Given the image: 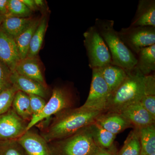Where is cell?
<instances>
[{
	"label": "cell",
	"mask_w": 155,
	"mask_h": 155,
	"mask_svg": "<svg viewBox=\"0 0 155 155\" xmlns=\"http://www.w3.org/2000/svg\"><path fill=\"white\" fill-rule=\"evenodd\" d=\"M20 60L15 40L0 27V60L13 72Z\"/></svg>",
	"instance_id": "obj_13"
},
{
	"label": "cell",
	"mask_w": 155,
	"mask_h": 155,
	"mask_svg": "<svg viewBox=\"0 0 155 155\" xmlns=\"http://www.w3.org/2000/svg\"><path fill=\"white\" fill-rule=\"evenodd\" d=\"M32 12L21 2V0H8V12L6 18L31 17Z\"/></svg>",
	"instance_id": "obj_26"
},
{
	"label": "cell",
	"mask_w": 155,
	"mask_h": 155,
	"mask_svg": "<svg viewBox=\"0 0 155 155\" xmlns=\"http://www.w3.org/2000/svg\"><path fill=\"white\" fill-rule=\"evenodd\" d=\"M127 76L111 94L105 112L119 113L129 105L140 101L147 94V75L136 67L127 70Z\"/></svg>",
	"instance_id": "obj_2"
},
{
	"label": "cell",
	"mask_w": 155,
	"mask_h": 155,
	"mask_svg": "<svg viewBox=\"0 0 155 155\" xmlns=\"http://www.w3.org/2000/svg\"><path fill=\"white\" fill-rule=\"evenodd\" d=\"M48 143L53 155H95L98 148L91 125L66 138Z\"/></svg>",
	"instance_id": "obj_4"
},
{
	"label": "cell",
	"mask_w": 155,
	"mask_h": 155,
	"mask_svg": "<svg viewBox=\"0 0 155 155\" xmlns=\"http://www.w3.org/2000/svg\"><path fill=\"white\" fill-rule=\"evenodd\" d=\"M136 67L144 75L155 70V45L142 49L138 54Z\"/></svg>",
	"instance_id": "obj_19"
},
{
	"label": "cell",
	"mask_w": 155,
	"mask_h": 155,
	"mask_svg": "<svg viewBox=\"0 0 155 155\" xmlns=\"http://www.w3.org/2000/svg\"><path fill=\"white\" fill-rule=\"evenodd\" d=\"M5 19V16H3L2 14L0 13V25L2 24V22Z\"/></svg>",
	"instance_id": "obj_36"
},
{
	"label": "cell",
	"mask_w": 155,
	"mask_h": 155,
	"mask_svg": "<svg viewBox=\"0 0 155 155\" xmlns=\"http://www.w3.org/2000/svg\"><path fill=\"white\" fill-rule=\"evenodd\" d=\"M95 155H115L109 149H105L101 148H98Z\"/></svg>",
	"instance_id": "obj_35"
},
{
	"label": "cell",
	"mask_w": 155,
	"mask_h": 155,
	"mask_svg": "<svg viewBox=\"0 0 155 155\" xmlns=\"http://www.w3.org/2000/svg\"><path fill=\"white\" fill-rule=\"evenodd\" d=\"M83 35L84 44L91 68H102L112 64L109 49L94 25L89 27Z\"/></svg>",
	"instance_id": "obj_6"
},
{
	"label": "cell",
	"mask_w": 155,
	"mask_h": 155,
	"mask_svg": "<svg viewBox=\"0 0 155 155\" xmlns=\"http://www.w3.org/2000/svg\"><path fill=\"white\" fill-rule=\"evenodd\" d=\"M18 91L12 85L0 93V115L5 114L11 108L14 96Z\"/></svg>",
	"instance_id": "obj_27"
},
{
	"label": "cell",
	"mask_w": 155,
	"mask_h": 155,
	"mask_svg": "<svg viewBox=\"0 0 155 155\" xmlns=\"http://www.w3.org/2000/svg\"><path fill=\"white\" fill-rule=\"evenodd\" d=\"M139 102L155 119V95L145 94Z\"/></svg>",
	"instance_id": "obj_31"
},
{
	"label": "cell",
	"mask_w": 155,
	"mask_h": 155,
	"mask_svg": "<svg viewBox=\"0 0 155 155\" xmlns=\"http://www.w3.org/2000/svg\"><path fill=\"white\" fill-rule=\"evenodd\" d=\"M135 128H140L155 124V119L140 102L125 107L119 112Z\"/></svg>",
	"instance_id": "obj_12"
},
{
	"label": "cell",
	"mask_w": 155,
	"mask_h": 155,
	"mask_svg": "<svg viewBox=\"0 0 155 155\" xmlns=\"http://www.w3.org/2000/svg\"><path fill=\"white\" fill-rule=\"evenodd\" d=\"M130 26L155 27V0H140Z\"/></svg>",
	"instance_id": "obj_16"
},
{
	"label": "cell",
	"mask_w": 155,
	"mask_h": 155,
	"mask_svg": "<svg viewBox=\"0 0 155 155\" xmlns=\"http://www.w3.org/2000/svg\"><path fill=\"white\" fill-rule=\"evenodd\" d=\"M34 1L38 9V11H41L42 15L46 14L48 9L47 8V5L45 1H43V0H34Z\"/></svg>",
	"instance_id": "obj_32"
},
{
	"label": "cell",
	"mask_w": 155,
	"mask_h": 155,
	"mask_svg": "<svg viewBox=\"0 0 155 155\" xmlns=\"http://www.w3.org/2000/svg\"><path fill=\"white\" fill-rule=\"evenodd\" d=\"M102 112L70 108L37 124L40 134L48 143L68 137L94 123Z\"/></svg>",
	"instance_id": "obj_1"
},
{
	"label": "cell",
	"mask_w": 155,
	"mask_h": 155,
	"mask_svg": "<svg viewBox=\"0 0 155 155\" xmlns=\"http://www.w3.org/2000/svg\"><path fill=\"white\" fill-rule=\"evenodd\" d=\"M11 71L0 60V93L12 86L11 81Z\"/></svg>",
	"instance_id": "obj_29"
},
{
	"label": "cell",
	"mask_w": 155,
	"mask_h": 155,
	"mask_svg": "<svg viewBox=\"0 0 155 155\" xmlns=\"http://www.w3.org/2000/svg\"><path fill=\"white\" fill-rule=\"evenodd\" d=\"M35 18L9 17L6 18L0 25L6 33L15 39L29 27Z\"/></svg>",
	"instance_id": "obj_18"
},
{
	"label": "cell",
	"mask_w": 155,
	"mask_h": 155,
	"mask_svg": "<svg viewBox=\"0 0 155 155\" xmlns=\"http://www.w3.org/2000/svg\"><path fill=\"white\" fill-rule=\"evenodd\" d=\"M28 123L10 108L0 115V142L17 140L26 132Z\"/></svg>",
	"instance_id": "obj_9"
},
{
	"label": "cell",
	"mask_w": 155,
	"mask_h": 155,
	"mask_svg": "<svg viewBox=\"0 0 155 155\" xmlns=\"http://www.w3.org/2000/svg\"><path fill=\"white\" fill-rule=\"evenodd\" d=\"M21 1L32 12L38 11L34 0H21Z\"/></svg>",
	"instance_id": "obj_33"
},
{
	"label": "cell",
	"mask_w": 155,
	"mask_h": 155,
	"mask_svg": "<svg viewBox=\"0 0 155 155\" xmlns=\"http://www.w3.org/2000/svg\"><path fill=\"white\" fill-rule=\"evenodd\" d=\"M14 71L19 75L48 86L44 76L42 64L38 56L26 57L20 60Z\"/></svg>",
	"instance_id": "obj_14"
},
{
	"label": "cell",
	"mask_w": 155,
	"mask_h": 155,
	"mask_svg": "<svg viewBox=\"0 0 155 155\" xmlns=\"http://www.w3.org/2000/svg\"><path fill=\"white\" fill-rule=\"evenodd\" d=\"M40 19L41 17L35 18L29 27L14 39L21 60L27 57L31 41L33 34L39 24Z\"/></svg>",
	"instance_id": "obj_23"
},
{
	"label": "cell",
	"mask_w": 155,
	"mask_h": 155,
	"mask_svg": "<svg viewBox=\"0 0 155 155\" xmlns=\"http://www.w3.org/2000/svg\"><path fill=\"white\" fill-rule=\"evenodd\" d=\"M92 69V77L89 93L86 101L80 107L87 110L104 113L110 92L99 69Z\"/></svg>",
	"instance_id": "obj_7"
},
{
	"label": "cell",
	"mask_w": 155,
	"mask_h": 155,
	"mask_svg": "<svg viewBox=\"0 0 155 155\" xmlns=\"http://www.w3.org/2000/svg\"><path fill=\"white\" fill-rule=\"evenodd\" d=\"M127 48L138 54L143 48L155 45L154 26H130L122 28L118 32Z\"/></svg>",
	"instance_id": "obj_8"
},
{
	"label": "cell",
	"mask_w": 155,
	"mask_h": 155,
	"mask_svg": "<svg viewBox=\"0 0 155 155\" xmlns=\"http://www.w3.org/2000/svg\"><path fill=\"white\" fill-rule=\"evenodd\" d=\"M48 26L47 14H43L41 17L39 24L33 34L31 41L27 57L38 56L42 47Z\"/></svg>",
	"instance_id": "obj_20"
},
{
	"label": "cell",
	"mask_w": 155,
	"mask_h": 155,
	"mask_svg": "<svg viewBox=\"0 0 155 155\" xmlns=\"http://www.w3.org/2000/svg\"><path fill=\"white\" fill-rule=\"evenodd\" d=\"M104 129L116 135L133 126L119 113L107 112L100 114L95 122Z\"/></svg>",
	"instance_id": "obj_15"
},
{
	"label": "cell",
	"mask_w": 155,
	"mask_h": 155,
	"mask_svg": "<svg viewBox=\"0 0 155 155\" xmlns=\"http://www.w3.org/2000/svg\"><path fill=\"white\" fill-rule=\"evenodd\" d=\"M31 109L32 112V116H36L39 114L44 108L46 101L41 97L36 95L29 94Z\"/></svg>",
	"instance_id": "obj_30"
},
{
	"label": "cell",
	"mask_w": 155,
	"mask_h": 155,
	"mask_svg": "<svg viewBox=\"0 0 155 155\" xmlns=\"http://www.w3.org/2000/svg\"><path fill=\"white\" fill-rule=\"evenodd\" d=\"M99 69L101 75L109 87L110 94L127 76V69L112 64Z\"/></svg>",
	"instance_id": "obj_17"
},
{
	"label": "cell",
	"mask_w": 155,
	"mask_h": 155,
	"mask_svg": "<svg viewBox=\"0 0 155 155\" xmlns=\"http://www.w3.org/2000/svg\"><path fill=\"white\" fill-rule=\"evenodd\" d=\"M12 109L22 119L28 122L32 118V112L31 109L29 96L27 94L18 91L14 96Z\"/></svg>",
	"instance_id": "obj_21"
},
{
	"label": "cell",
	"mask_w": 155,
	"mask_h": 155,
	"mask_svg": "<svg viewBox=\"0 0 155 155\" xmlns=\"http://www.w3.org/2000/svg\"><path fill=\"white\" fill-rule=\"evenodd\" d=\"M8 0H0V13L5 17L8 14Z\"/></svg>",
	"instance_id": "obj_34"
},
{
	"label": "cell",
	"mask_w": 155,
	"mask_h": 155,
	"mask_svg": "<svg viewBox=\"0 0 155 155\" xmlns=\"http://www.w3.org/2000/svg\"><path fill=\"white\" fill-rule=\"evenodd\" d=\"M140 151L138 128H135L129 134L124 145L117 155H140Z\"/></svg>",
	"instance_id": "obj_25"
},
{
	"label": "cell",
	"mask_w": 155,
	"mask_h": 155,
	"mask_svg": "<svg viewBox=\"0 0 155 155\" xmlns=\"http://www.w3.org/2000/svg\"><path fill=\"white\" fill-rule=\"evenodd\" d=\"M17 140L0 142V155H24Z\"/></svg>",
	"instance_id": "obj_28"
},
{
	"label": "cell",
	"mask_w": 155,
	"mask_h": 155,
	"mask_svg": "<svg viewBox=\"0 0 155 155\" xmlns=\"http://www.w3.org/2000/svg\"><path fill=\"white\" fill-rule=\"evenodd\" d=\"M114 25V20L97 19L94 26L109 49L112 64L127 70L133 69L137 58L122 41Z\"/></svg>",
	"instance_id": "obj_3"
},
{
	"label": "cell",
	"mask_w": 155,
	"mask_h": 155,
	"mask_svg": "<svg viewBox=\"0 0 155 155\" xmlns=\"http://www.w3.org/2000/svg\"><path fill=\"white\" fill-rule=\"evenodd\" d=\"M141 145L140 155L155 153V124L138 128Z\"/></svg>",
	"instance_id": "obj_22"
},
{
	"label": "cell",
	"mask_w": 155,
	"mask_h": 155,
	"mask_svg": "<svg viewBox=\"0 0 155 155\" xmlns=\"http://www.w3.org/2000/svg\"><path fill=\"white\" fill-rule=\"evenodd\" d=\"M17 140L28 155H53L47 142L39 134L31 129Z\"/></svg>",
	"instance_id": "obj_10"
},
{
	"label": "cell",
	"mask_w": 155,
	"mask_h": 155,
	"mask_svg": "<svg viewBox=\"0 0 155 155\" xmlns=\"http://www.w3.org/2000/svg\"><path fill=\"white\" fill-rule=\"evenodd\" d=\"M93 137L99 147L110 149L113 146L116 135L109 132L97 124L91 125Z\"/></svg>",
	"instance_id": "obj_24"
},
{
	"label": "cell",
	"mask_w": 155,
	"mask_h": 155,
	"mask_svg": "<svg viewBox=\"0 0 155 155\" xmlns=\"http://www.w3.org/2000/svg\"><path fill=\"white\" fill-rule=\"evenodd\" d=\"M75 102V94L72 89L67 86L56 87L52 90L48 101L42 111L36 116H32L28 122L26 131L45 119L73 108Z\"/></svg>",
	"instance_id": "obj_5"
},
{
	"label": "cell",
	"mask_w": 155,
	"mask_h": 155,
	"mask_svg": "<svg viewBox=\"0 0 155 155\" xmlns=\"http://www.w3.org/2000/svg\"><path fill=\"white\" fill-rule=\"evenodd\" d=\"M149 155H155V153Z\"/></svg>",
	"instance_id": "obj_37"
},
{
	"label": "cell",
	"mask_w": 155,
	"mask_h": 155,
	"mask_svg": "<svg viewBox=\"0 0 155 155\" xmlns=\"http://www.w3.org/2000/svg\"><path fill=\"white\" fill-rule=\"evenodd\" d=\"M11 81L12 85L18 91L28 95H36L46 99L51 95L49 88L38 81L19 75L15 71L11 72Z\"/></svg>",
	"instance_id": "obj_11"
}]
</instances>
